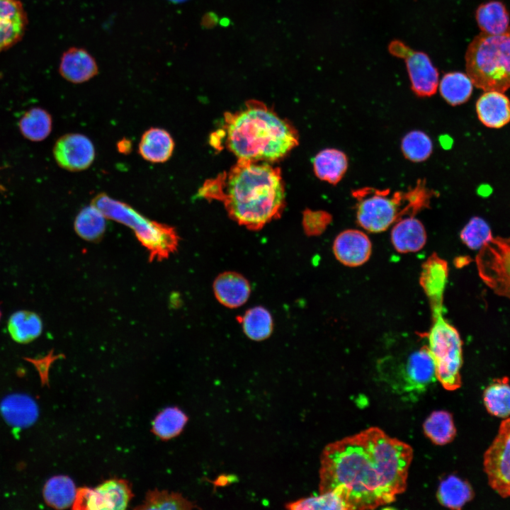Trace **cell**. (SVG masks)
<instances>
[{
    "label": "cell",
    "instance_id": "cell-31",
    "mask_svg": "<svg viewBox=\"0 0 510 510\" xmlns=\"http://www.w3.org/2000/svg\"><path fill=\"white\" fill-rule=\"evenodd\" d=\"M483 402L488 413L500 418L510 416V385L504 377L490 384L484 391Z\"/></svg>",
    "mask_w": 510,
    "mask_h": 510
},
{
    "label": "cell",
    "instance_id": "cell-37",
    "mask_svg": "<svg viewBox=\"0 0 510 510\" xmlns=\"http://www.w3.org/2000/svg\"><path fill=\"white\" fill-rule=\"evenodd\" d=\"M460 237L471 249H481L492 238L488 224L479 217H472L461 230Z\"/></svg>",
    "mask_w": 510,
    "mask_h": 510
},
{
    "label": "cell",
    "instance_id": "cell-38",
    "mask_svg": "<svg viewBox=\"0 0 510 510\" xmlns=\"http://www.w3.org/2000/svg\"><path fill=\"white\" fill-rule=\"evenodd\" d=\"M332 220V216L327 212L305 210L303 216V227L308 235L322 233Z\"/></svg>",
    "mask_w": 510,
    "mask_h": 510
},
{
    "label": "cell",
    "instance_id": "cell-25",
    "mask_svg": "<svg viewBox=\"0 0 510 510\" xmlns=\"http://www.w3.org/2000/svg\"><path fill=\"white\" fill-rule=\"evenodd\" d=\"M476 21L482 33L497 35L509 28V15L500 1H490L481 4L476 11Z\"/></svg>",
    "mask_w": 510,
    "mask_h": 510
},
{
    "label": "cell",
    "instance_id": "cell-15",
    "mask_svg": "<svg viewBox=\"0 0 510 510\" xmlns=\"http://www.w3.org/2000/svg\"><path fill=\"white\" fill-rule=\"evenodd\" d=\"M404 377L410 389L424 390L436 378V366L428 345L411 353L404 365Z\"/></svg>",
    "mask_w": 510,
    "mask_h": 510
},
{
    "label": "cell",
    "instance_id": "cell-24",
    "mask_svg": "<svg viewBox=\"0 0 510 510\" xmlns=\"http://www.w3.org/2000/svg\"><path fill=\"white\" fill-rule=\"evenodd\" d=\"M18 126L24 138L31 142H41L52 132V118L45 109L33 107L23 113Z\"/></svg>",
    "mask_w": 510,
    "mask_h": 510
},
{
    "label": "cell",
    "instance_id": "cell-22",
    "mask_svg": "<svg viewBox=\"0 0 510 510\" xmlns=\"http://www.w3.org/2000/svg\"><path fill=\"white\" fill-rule=\"evenodd\" d=\"M348 167L347 155L337 149H324L318 152L313 160L314 172L317 177L332 185L341 181Z\"/></svg>",
    "mask_w": 510,
    "mask_h": 510
},
{
    "label": "cell",
    "instance_id": "cell-18",
    "mask_svg": "<svg viewBox=\"0 0 510 510\" xmlns=\"http://www.w3.org/2000/svg\"><path fill=\"white\" fill-rule=\"evenodd\" d=\"M480 122L490 128H500L510 122V100L503 92L485 91L476 103Z\"/></svg>",
    "mask_w": 510,
    "mask_h": 510
},
{
    "label": "cell",
    "instance_id": "cell-19",
    "mask_svg": "<svg viewBox=\"0 0 510 510\" xmlns=\"http://www.w3.org/2000/svg\"><path fill=\"white\" fill-rule=\"evenodd\" d=\"M0 412L8 424L18 428L31 426L39 415L38 407L34 400L19 393L4 397L0 403Z\"/></svg>",
    "mask_w": 510,
    "mask_h": 510
},
{
    "label": "cell",
    "instance_id": "cell-8",
    "mask_svg": "<svg viewBox=\"0 0 510 510\" xmlns=\"http://www.w3.org/2000/svg\"><path fill=\"white\" fill-rule=\"evenodd\" d=\"M480 249L477 264L481 278L510 298V238H492Z\"/></svg>",
    "mask_w": 510,
    "mask_h": 510
},
{
    "label": "cell",
    "instance_id": "cell-29",
    "mask_svg": "<svg viewBox=\"0 0 510 510\" xmlns=\"http://www.w3.org/2000/svg\"><path fill=\"white\" fill-rule=\"evenodd\" d=\"M244 334L251 340L262 341L268 338L273 329L270 312L262 306L253 307L241 318Z\"/></svg>",
    "mask_w": 510,
    "mask_h": 510
},
{
    "label": "cell",
    "instance_id": "cell-34",
    "mask_svg": "<svg viewBox=\"0 0 510 510\" xmlns=\"http://www.w3.org/2000/svg\"><path fill=\"white\" fill-rule=\"evenodd\" d=\"M195 508L198 506L179 493L154 489L149 491L142 504L135 509L186 510Z\"/></svg>",
    "mask_w": 510,
    "mask_h": 510
},
{
    "label": "cell",
    "instance_id": "cell-16",
    "mask_svg": "<svg viewBox=\"0 0 510 510\" xmlns=\"http://www.w3.org/2000/svg\"><path fill=\"white\" fill-rule=\"evenodd\" d=\"M59 71L67 81L81 84L94 77L98 68L95 59L88 51L73 47L63 53Z\"/></svg>",
    "mask_w": 510,
    "mask_h": 510
},
{
    "label": "cell",
    "instance_id": "cell-1",
    "mask_svg": "<svg viewBox=\"0 0 510 510\" xmlns=\"http://www.w3.org/2000/svg\"><path fill=\"white\" fill-rule=\"evenodd\" d=\"M412 457L409 445L370 427L324 448L319 492L334 491L346 510L392 503L406 489Z\"/></svg>",
    "mask_w": 510,
    "mask_h": 510
},
{
    "label": "cell",
    "instance_id": "cell-35",
    "mask_svg": "<svg viewBox=\"0 0 510 510\" xmlns=\"http://www.w3.org/2000/svg\"><path fill=\"white\" fill-rule=\"evenodd\" d=\"M401 149L407 159L412 162H422L431 155L433 142L423 131L412 130L402 138Z\"/></svg>",
    "mask_w": 510,
    "mask_h": 510
},
{
    "label": "cell",
    "instance_id": "cell-39",
    "mask_svg": "<svg viewBox=\"0 0 510 510\" xmlns=\"http://www.w3.org/2000/svg\"><path fill=\"white\" fill-rule=\"evenodd\" d=\"M117 148L119 152L128 154L131 151L132 143L129 140L123 138L118 142Z\"/></svg>",
    "mask_w": 510,
    "mask_h": 510
},
{
    "label": "cell",
    "instance_id": "cell-33",
    "mask_svg": "<svg viewBox=\"0 0 510 510\" xmlns=\"http://www.w3.org/2000/svg\"><path fill=\"white\" fill-rule=\"evenodd\" d=\"M424 430L431 441L437 445L450 443L456 434L452 415L446 411L434 412L425 421Z\"/></svg>",
    "mask_w": 510,
    "mask_h": 510
},
{
    "label": "cell",
    "instance_id": "cell-23",
    "mask_svg": "<svg viewBox=\"0 0 510 510\" xmlns=\"http://www.w3.org/2000/svg\"><path fill=\"white\" fill-rule=\"evenodd\" d=\"M42 329L41 317L30 310L16 311L7 322L8 333L11 339L18 344H26L33 341L40 336Z\"/></svg>",
    "mask_w": 510,
    "mask_h": 510
},
{
    "label": "cell",
    "instance_id": "cell-26",
    "mask_svg": "<svg viewBox=\"0 0 510 510\" xmlns=\"http://www.w3.org/2000/svg\"><path fill=\"white\" fill-rule=\"evenodd\" d=\"M77 489L68 476L50 477L45 484L42 495L45 503L57 509H64L73 505Z\"/></svg>",
    "mask_w": 510,
    "mask_h": 510
},
{
    "label": "cell",
    "instance_id": "cell-36",
    "mask_svg": "<svg viewBox=\"0 0 510 510\" xmlns=\"http://www.w3.org/2000/svg\"><path fill=\"white\" fill-rule=\"evenodd\" d=\"M286 507L290 509L346 510L343 500L334 491L321 492L317 496L299 499L288 504Z\"/></svg>",
    "mask_w": 510,
    "mask_h": 510
},
{
    "label": "cell",
    "instance_id": "cell-27",
    "mask_svg": "<svg viewBox=\"0 0 510 510\" xmlns=\"http://www.w3.org/2000/svg\"><path fill=\"white\" fill-rule=\"evenodd\" d=\"M474 497L470 484L455 475H450L439 484L437 497L439 502L451 509H460Z\"/></svg>",
    "mask_w": 510,
    "mask_h": 510
},
{
    "label": "cell",
    "instance_id": "cell-10",
    "mask_svg": "<svg viewBox=\"0 0 510 510\" xmlns=\"http://www.w3.org/2000/svg\"><path fill=\"white\" fill-rule=\"evenodd\" d=\"M133 497L128 481L120 478L107 480L95 488L77 489L74 509H125Z\"/></svg>",
    "mask_w": 510,
    "mask_h": 510
},
{
    "label": "cell",
    "instance_id": "cell-7",
    "mask_svg": "<svg viewBox=\"0 0 510 510\" xmlns=\"http://www.w3.org/2000/svg\"><path fill=\"white\" fill-rule=\"evenodd\" d=\"M91 204L107 219L131 228L140 242L149 251L150 260L166 259L178 245L174 227L150 220L128 204L113 199L105 193L96 195Z\"/></svg>",
    "mask_w": 510,
    "mask_h": 510
},
{
    "label": "cell",
    "instance_id": "cell-6",
    "mask_svg": "<svg viewBox=\"0 0 510 510\" xmlns=\"http://www.w3.org/2000/svg\"><path fill=\"white\" fill-rule=\"evenodd\" d=\"M467 74L474 86L484 91L504 93L510 88V27L504 33H481L465 53Z\"/></svg>",
    "mask_w": 510,
    "mask_h": 510
},
{
    "label": "cell",
    "instance_id": "cell-30",
    "mask_svg": "<svg viewBox=\"0 0 510 510\" xmlns=\"http://www.w3.org/2000/svg\"><path fill=\"white\" fill-rule=\"evenodd\" d=\"M107 219L93 204L83 208L75 217L74 227L77 234L88 241L101 238L106 230Z\"/></svg>",
    "mask_w": 510,
    "mask_h": 510
},
{
    "label": "cell",
    "instance_id": "cell-40",
    "mask_svg": "<svg viewBox=\"0 0 510 510\" xmlns=\"http://www.w3.org/2000/svg\"><path fill=\"white\" fill-rule=\"evenodd\" d=\"M447 139H448V137H445V136H443V137L441 136L440 137V143H441V146L444 148H447L449 146V144H448L449 142H448V140H447Z\"/></svg>",
    "mask_w": 510,
    "mask_h": 510
},
{
    "label": "cell",
    "instance_id": "cell-5",
    "mask_svg": "<svg viewBox=\"0 0 510 510\" xmlns=\"http://www.w3.org/2000/svg\"><path fill=\"white\" fill-rule=\"evenodd\" d=\"M445 284L424 285L431 302L433 323L429 334L428 347L434 358L437 380L447 390L460 387V368L463 364L462 341L459 333L444 318L442 313Z\"/></svg>",
    "mask_w": 510,
    "mask_h": 510
},
{
    "label": "cell",
    "instance_id": "cell-17",
    "mask_svg": "<svg viewBox=\"0 0 510 510\" xmlns=\"http://www.w3.org/2000/svg\"><path fill=\"white\" fill-rule=\"evenodd\" d=\"M214 295L217 301L229 308L243 305L249 299L251 287L248 280L242 274L227 271L220 273L215 279Z\"/></svg>",
    "mask_w": 510,
    "mask_h": 510
},
{
    "label": "cell",
    "instance_id": "cell-41",
    "mask_svg": "<svg viewBox=\"0 0 510 510\" xmlns=\"http://www.w3.org/2000/svg\"><path fill=\"white\" fill-rule=\"evenodd\" d=\"M1 316H2V312H1V306H0V320H1Z\"/></svg>",
    "mask_w": 510,
    "mask_h": 510
},
{
    "label": "cell",
    "instance_id": "cell-2",
    "mask_svg": "<svg viewBox=\"0 0 510 510\" xmlns=\"http://www.w3.org/2000/svg\"><path fill=\"white\" fill-rule=\"evenodd\" d=\"M199 194L221 200L234 221L253 230L278 218L285 202L279 169L239 159L228 172L206 181Z\"/></svg>",
    "mask_w": 510,
    "mask_h": 510
},
{
    "label": "cell",
    "instance_id": "cell-21",
    "mask_svg": "<svg viewBox=\"0 0 510 510\" xmlns=\"http://www.w3.org/2000/svg\"><path fill=\"white\" fill-rule=\"evenodd\" d=\"M174 146V139L168 131L161 128H150L141 137L138 152L149 162L164 163L171 157Z\"/></svg>",
    "mask_w": 510,
    "mask_h": 510
},
{
    "label": "cell",
    "instance_id": "cell-11",
    "mask_svg": "<svg viewBox=\"0 0 510 510\" xmlns=\"http://www.w3.org/2000/svg\"><path fill=\"white\" fill-rule=\"evenodd\" d=\"M390 53L405 60L411 88L420 97H429L437 91L439 74L429 57L423 52L412 50L399 40L391 42Z\"/></svg>",
    "mask_w": 510,
    "mask_h": 510
},
{
    "label": "cell",
    "instance_id": "cell-9",
    "mask_svg": "<svg viewBox=\"0 0 510 510\" xmlns=\"http://www.w3.org/2000/svg\"><path fill=\"white\" fill-rule=\"evenodd\" d=\"M489 487L502 498L510 497V418L503 420L483 455Z\"/></svg>",
    "mask_w": 510,
    "mask_h": 510
},
{
    "label": "cell",
    "instance_id": "cell-3",
    "mask_svg": "<svg viewBox=\"0 0 510 510\" xmlns=\"http://www.w3.org/2000/svg\"><path fill=\"white\" fill-rule=\"evenodd\" d=\"M227 148L239 160L276 161L298 144L295 128L272 109L259 101H249L245 108L225 114Z\"/></svg>",
    "mask_w": 510,
    "mask_h": 510
},
{
    "label": "cell",
    "instance_id": "cell-12",
    "mask_svg": "<svg viewBox=\"0 0 510 510\" xmlns=\"http://www.w3.org/2000/svg\"><path fill=\"white\" fill-rule=\"evenodd\" d=\"M57 164L69 171L87 169L96 157L91 140L81 133H67L59 137L52 149Z\"/></svg>",
    "mask_w": 510,
    "mask_h": 510
},
{
    "label": "cell",
    "instance_id": "cell-32",
    "mask_svg": "<svg viewBox=\"0 0 510 510\" xmlns=\"http://www.w3.org/2000/svg\"><path fill=\"white\" fill-rule=\"evenodd\" d=\"M187 421L188 416L179 408L167 407L154 418L152 432L162 440H169L181 434Z\"/></svg>",
    "mask_w": 510,
    "mask_h": 510
},
{
    "label": "cell",
    "instance_id": "cell-20",
    "mask_svg": "<svg viewBox=\"0 0 510 510\" xmlns=\"http://www.w3.org/2000/svg\"><path fill=\"white\" fill-rule=\"evenodd\" d=\"M391 242L400 253L416 252L421 249L426 242L424 226L414 216L402 218L392 229Z\"/></svg>",
    "mask_w": 510,
    "mask_h": 510
},
{
    "label": "cell",
    "instance_id": "cell-14",
    "mask_svg": "<svg viewBox=\"0 0 510 510\" xmlns=\"http://www.w3.org/2000/svg\"><path fill=\"white\" fill-rule=\"evenodd\" d=\"M27 23V15L20 1L0 0V52L21 40Z\"/></svg>",
    "mask_w": 510,
    "mask_h": 510
},
{
    "label": "cell",
    "instance_id": "cell-4",
    "mask_svg": "<svg viewBox=\"0 0 510 510\" xmlns=\"http://www.w3.org/2000/svg\"><path fill=\"white\" fill-rule=\"evenodd\" d=\"M351 196L356 200L358 224L368 232H382L403 216H413L429 208L436 192L427 186L425 179H419L406 191L367 186L352 190Z\"/></svg>",
    "mask_w": 510,
    "mask_h": 510
},
{
    "label": "cell",
    "instance_id": "cell-13",
    "mask_svg": "<svg viewBox=\"0 0 510 510\" xmlns=\"http://www.w3.org/2000/svg\"><path fill=\"white\" fill-rule=\"evenodd\" d=\"M371 242L368 237L358 230L340 232L334 242L333 251L336 259L347 266H358L370 256Z\"/></svg>",
    "mask_w": 510,
    "mask_h": 510
},
{
    "label": "cell",
    "instance_id": "cell-28",
    "mask_svg": "<svg viewBox=\"0 0 510 510\" xmlns=\"http://www.w3.org/2000/svg\"><path fill=\"white\" fill-rule=\"evenodd\" d=\"M443 99L451 106L465 103L471 96L473 84L468 74L459 72L446 74L438 84Z\"/></svg>",
    "mask_w": 510,
    "mask_h": 510
}]
</instances>
